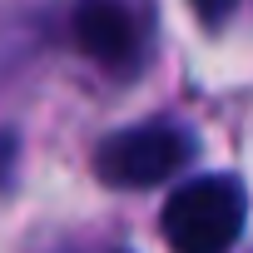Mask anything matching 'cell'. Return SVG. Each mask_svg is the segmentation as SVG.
<instances>
[{
	"label": "cell",
	"instance_id": "6da1fadb",
	"mask_svg": "<svg viewBox=\"0 0 253 253\" xmlns=\"http://www.w3.org/2000/svg\"><path fill=\"white\" fill-rule=\"evenodd\" d=\"M248 223V189L233 174H199L179 184L159 213L174 253H228Z\"/></svg>",
	"mask_w": 253,
	"mask_h": 253
},
{
	"label": "cell",
	"instance_id": "7a4b0ae2",
	"mask_svg": "<svg viewBox=\"0 0 253 253\" xmlns=\"http://www.w3.org/2000/svg\"><path fill=\"white\" fill-rule=\"evenodd\" d=\"M194 134L179 124H134L119 129L109 139H99L94 149V179L109 189H149V184H169L189 159H194Z\"/></svg>",
	"mask_w": 253,
	"mask_h": 253
},
{
	"label": "cell",
	"instance_id": "3957f363",
	"mask_svg": "<svg viewBox=\"0 0 253 253\" xmlns=\"http://www.w3.org/2000/svg\"><path fill=\"white\" fill-rule=\"evenodd\" d=\"M75 45L99 60L104 70H119V75H129L144 55V35H139V20L114 5V0H80L75 5Z\"/></svg>",
	"mask_w": 253,
	"mask_h": 253
},
{
	"label": "cell",
	"instance_id": "277c9868",
	"mask_svg": "<svg viewBox=\"0 0 253 253\" xmlns=\"http://www.w3.org/2000/svg\"><path fill=\"white\" fill-rule=\"evenodd\" d=\"M15 159H20V144H15V134H10V129H0V189L10 184V174H15Z\"/></svg>",
	"mask_w": 253,
	"mask_h": 253
},
{
	"label": "cell",
	"instance_id": "5b68a950",
	"mask_svg": "<svg viewBox=\"0 0 253 253\" xmlns=\"http://www.w3.org/2000/svg\"><path fill=\"white\" fill-rule=\"evenodd\" d=\"M194 5H199L204 20H223V15L233 10V0H194Z\"/></svg>",
	"mask_w": 253,
	"mask_h": 253
},
{
	"label": "cell",
	"instance_id": "8992f818",
	"mask_svg": "<svg viewBox=\"0 0 253 253\" xmlns=\"http://www.w3.org/2000/svg\"><path fill=\"white\" fill-rule=\"evenodd\" d=\"M75 253H129V248H75Z\"/></svg>",
	"mask_w": 253,
	"mask_h": 253
}]
</instances>
